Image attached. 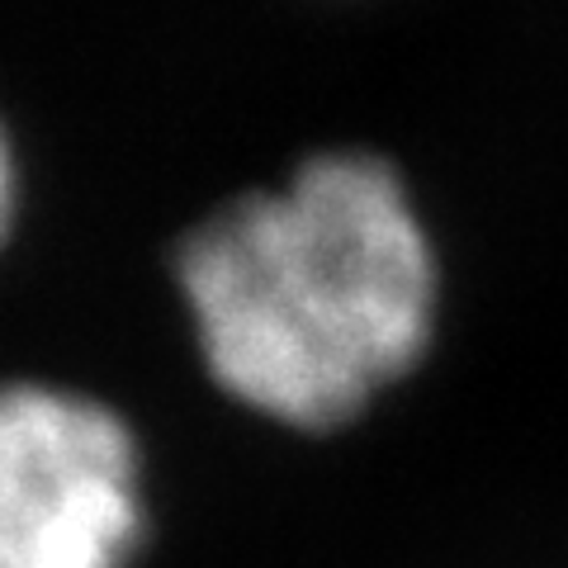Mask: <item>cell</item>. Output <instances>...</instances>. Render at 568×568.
<instances>
[{"label":"cell","mask_w":568,"mask_h":568,"mask_svg":"<svg viewBox=\"0 0 568 568\" xmlns=\"http://www.w3.org/2000/svg\"><path fill=\"white\" fill-rule=\"evenodd\" d=\"M138 540L123 417L71 388L0 384V568H129Z\"/></svg>","instance_id":"obj_2"},{"label":"cell","mask_w":568,"mask_h":568,"mask_svg":"<svg viewBox=\"0 0 568 568\" xmlns=\"http://www.w3.org/2000/svg\"><path fill=\"white\" fill-rule=\"evenodd\" d=\"M200 351L227 394L290 426H336L417 365L436 256L394 166L327 152L223 204L181 246Z\"/></svg>","instance_id":"obj_1"},{"label":"cell","mask_w":568,"mask_h":568,"mask_svg":"<svg viewBox=\"0 0 568 568\" xmlns=\"http://www.w3.org/2000/svg\"><path fill=\"white\" fill-rule=\"evenodd\" d=\"M10 209H14V166H10V148L0 138V237L10 227Z\"/></svg>","instance_id":"obj_3"}]
</instances>
